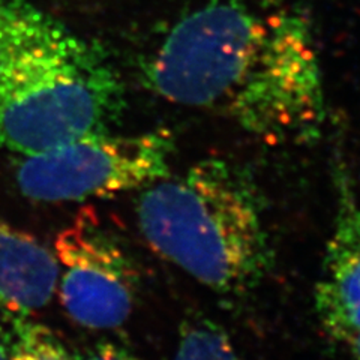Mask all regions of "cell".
I'll return each instance as SVG.
<instances>
[{"label":"cell","instance_id":"cell-1","mask_svg":"<svg viewBox=\"0 0 360 360\" xmlns=\"http://www.w3.org/2000/svg\"><path fill=\"white\" fill-rule=\"evenodd\" d=\"M141 74L158 96L266 141L312 140L326 116L312 33L270 0H206L158 41Z\"/></svg>","mask_w":360,"mask_h":360},{"label":"cell","instance_id":"cell-2","mask_svg":"<svg viewBox=\"0 0 360 360\" xmlns=\"http://www.w3.org/2000/svg\"><path fill=\"white\" fill-rule=\"evenodd\" d=\"M125 86L108 53L35 0H0V149L38 153L112 132Z\"/></svg>","mask_w":360,"mask_h":360},{"label":"cell","instance_id":"cell-3","mask_svg":"<svg viewBox=\"0 0 360 360\" xmlns=\"http://www.w3.org/2000/svg\"><path fill=\"white\" fill-rule=\"evenodd\" d=\"M139 227L155 252L222 296H243L274 263L264 206L252 177L219 158L144 188Z\"/></svg>","mask_w":360,"mask_h":360},{"label":"cell","instance_id":"cell-4","mask_svg":"<svg viewBox=\"0 0 360 360\" xmlns=\"http://www.w3.org/2000/svg\"><path fill=\"white\" fill-rule=\"evenodd\" d=\"M173 140L168 132L84 135L17 165L21 193L38 201H84L146 188L170 174Z\"/></svg>","mask_w":360,"mask_h":360},{"label":"cell","instance_id":"cell-5","mask_svg":"<svg viewBox=\"0 0 360 360\" xmlns=\"http://www.w3.org/2000/svg\"><path fill=\"white\" fill-rule=\"evenodd\" d=\"M60 264V297L71 319L89 329L125 323L139 292V272L129 254L96 215L83 209L54 242Z\"/></svg>","mask_w":360,"mask_h":360},{"label":"cell","instance_id":"cell-6","mask_svg":"<svg viewBox=\"0 0 360 360\" xmlns=\"http://www.w3.org/2000/svg\"><path fill=\"white\" fill-rule=\"evenodd\" d=\"M333 180L335 218L314 300L326 333L347 344L360 333V202L344 165Z\"/></svg>","mask_w":360,"mask_h":360},{"label":"cell","instance_id":"cell-7","mask_svg":"<svg viewBox=\"0 0 360 360\" xmlns=\"http://www.w3.org/2000/svg\"><path fill=\"white\" fill-rule=\"evenodd\" d=\"M58 278L54 254L0 219V307L17 314L44 308L54 295Z\"/></svg>","mask_w":360,"mask_h":360},{"label":"cell","instance_id":"cell-8","mask_svg":"<svg viewBox=\"0 0 360 360\" xmlns=\"http://www.w3.org/2000/svg\"><path fill=\"white\" fill-rule=\"evenodd\" d=\"M172 360H243L229 333L209 320L185 323Z\"/></svg>","mask_w":360,"mask_h":360},{"label":"cell","instance_id":"cell-9","mask_svg":"<svg viewBox=\"0 0 360 360\" xmlns=\"http://www.w3.org/2000/svg\"><path fill=\"white\" fill-rule=\"evenodd\" d=\"M15 320V338L9 360H75L47 328L21 317Z\"/></svg>","mask_w":360,"mask_h":360},{"label":"cell","instance_id":"cell-10","mask_svg":"<svg viewBox=\"0 0 360 360\" xmlns=\"http://www.w3.org/2000/svg\"><path fill=\"white\" fill-rule=\"evenodd\" d=\"M86 360H140L129 353L125 348H120L115 344H101L87 356Z\"/></svg>","mask_w":360,"mask_h":360},{"label":"cell","instance_id":"cell-11","mask_svg":"<svg viewBox=\"0 0 360 360\" xmlns=\"http://www.w3.org/2000/svg\"><path fill=\"white\" fill-rule=\"evenodd\" d=\"M347 345L350 348V359L360 360V333H357L352 341H348Z\"/></svg>","mask_w":360,"mask_h":360},{"label":"cell","instance_id":"cell-12","mask_svg":"<svg viewBox=\"0 0 360 360\" xmlns=\"http://www.w3.org/2000/svg\"><path fill=\"white\" fill-rule=\"evenodd\" d=\"M0 360H9V354L6 353V350H5L2 344H0Z\"/></svg>","mask_w":360,"mask_h":360}]
</instances>
